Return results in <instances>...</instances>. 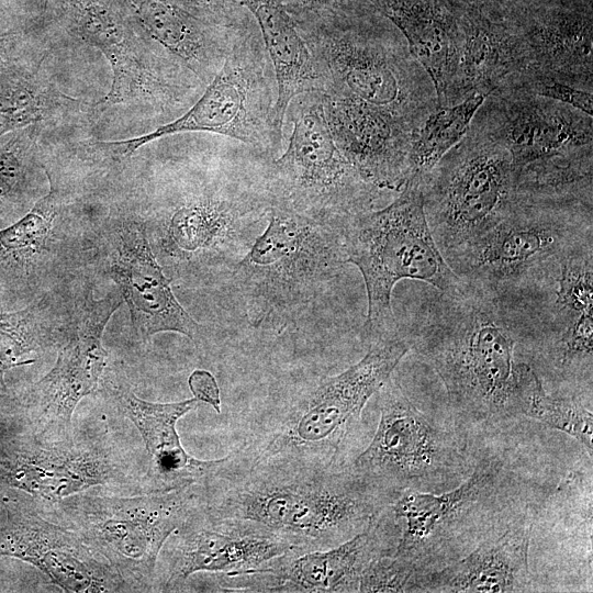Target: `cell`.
<instances>
[{
	"mask_svg": "<svg viewBox=\"0 0 593 593\" xmlns=\"http://www.w3.org/2000/svg\"><path fill=\"white\" fill-rule=\"evenodd\" d=\"M286 149L269 160L265 186L271 208L343 226L373 210L388 192L366 181L337 147L325 119L321 90L295 96L286 110Z\"/></svg>",
	"mask_w": 593,
	"mask_h": 593,
	"instance_id": "10",
	"label": "cell"
},
{
	"mask_svg": "<svg viewBox=\"0 0 593 593\" xmlns=\"http://www.w3.org/2000/svg\"><path fill=\"white\" fill-rule=\"evenodd\" d=\"M405 38L433 81L437 107H449L461 49L458 0H372Z\"/></svg>",
	"mask_w": 593,
	"mask_h": 593,
	"instance_id": "25",
	"label": "cell"
},
{
	"mask_svg": "<svg viewBox=\"0 0 593 593\" xmlns=\"http://www.w3.org/2000/svg\"><path fill=\"white\" fill-rule=\"evenodd\" d=\"M123 2L142 33L179 60L205 87L221 69L235 36L244 32L205 23L171 0Z\"/></svg>",
	"mask_w": 593,
	"mask_h": 593,
	"instance_id": "26",
	"label": "cell"
},
{
	"mask_svg": "<svg viewBox=\"0 0 593 593\" xmlns=\"http://www.w3.org/2000/svg\"><path fill=\"white\" fill-rule=\"evenodd\" d=\"M478 112L508 149L518 190H592V116L508 79Z\"/></svg>",
	"mask_w": 593,
	"mask_h": 593,
	"instance_id": "13",
	"label": "cell"
},
{
	"mask_svg": "<svg viewBox=\"0 0 593 593\" xmlns=\"http://www.w3.org/2000/svg\"><path fill=\"white\" fill-rule=\"evenodd\" d=\"M292 19L315 63L321 91L377 108L415 132L438 108L433 81L401 32L370 1Z\"/></svg>",
	"mask_w": 593,
	"mask_h": 593,
	"instance_id": "3",
	"label": "cell"
},
{
	"mask_svg": "<svg viewBox=\"0 0 593 593\" xmlns=\"http://www.w3.org/2000/svg\"><path fill=\"white\" fill-rule=\"evenodd\" d=\"M118 401L139 432L160 489L204 484L220 468L222 459L203 461L183 449L177 433V422L198 406L195 398L156 403L143 400L128 388L120 389Z\"/></svg>",
	"mask_w": 593,
	"mask_h": 593,
	"instance_id": "27",
	"label": "cell"
},
{
	"mask_svg": "<svg viewBox=\"0 0 593 593\" xmlns=\"http://www.w3.org/2000/svg\"><path fill=\"white\" fill-rule=\"evenodd\" d=\"M199 20L231 31L254 27L237 0H171Z\"/></svg>",
	"mask_w": 593,
	"mask_h": 593,
	"instance_id": "40",
	"label": "cell"
},
{
	"mask_svg": "<svg viewBox=\"0 0 593 593\" xmlns=\"http://www.w3.org/2000/svg\"><path fill=\"white\" fill-rule=\"evenodd\" d=\"M122 303L120 293L97 300L91 290L79 300L67 342L36 384L47 421L69 424L80 400L98 388L108 359L103 332Z\"/></svg>",
	"mask_w": 593,
	"mask_h": 593,
	"instance_id": "22",
	"label": "cell"
},
{
	"mask_svg": "<svg viewBox=\"0 0 593 593\" xmlns=\"http://www.w3.org/2000/svg\"><path fill=\"white\" fill-rule=\"evenodd\" d=\"M202 502V484L157 489L133 499H91L80 522L86 539L109 555L110 562L148 578L163 546Z\"/></svg>",
	"mask_w": 593,
	"mask_h": 593,
	"instance_id": "16",
	"label": "cell"
},
{
	"mask_svg": "<svg viewBox=\"0 0 593 593\" xmlns=\"http://www.w3.org/2000/svg\"><path fill=\"white\" fill-rule=\"evenodd\" d=\"M58 23L74 40L97 48L112 69L109 92L94 113L135 107L163 120L177 119L205 85L137 27L123 0H52Z\"/></svg>",
	"mask_w": 593,
	"mask_h": 593,
	"instance_id": "9",
	"label": "cell"
},
{
	"mask_svg": "<svg viewBox=\"0 0 593 593\" xmlns=\"http://www.w3.org/2000/svg\"><path fill=\"white\" fill-rule=\"evenodd\" d=\"M484 99L482 94H472L459 103L437 108L423 121L412 141L410 179L425 176L462 139Z\"/></svg>",
	"mask_w": 593,
	"mask_h": 593,
	"instance_id": "33",
	"label": "cell"
},
{
	"mask_svg": "<svg viewBox=\"0 0 593 593\" xmlns=\"http://www.w3.org/2000/svg\"><path fill=\"white\" fill-rule=\"evenodd\" d=\"M533 511L534 503L517 477L501 458L485 454L473 461L472 471L458 485L440 493L403 491L373 524L385 555L409 566L415 580L461 559Z\"/></svg>",
	"mask_w": 593,
	"mask_h": 593,
	"instance_id": "5",
	"label": "cell"
},
{
	"mask_svg": "<svg viewBox=\"0 0 593 593\" xmlns=\"http://www.w3.org/2000/svg\"><path fill=\"white\" fill-rule=\"evenodd\" d=\"M384 555V544L372 524L362 533L327 549L292 550L264 567L221 575L224 591L342 593L359 592L370 562Z\"/></svg>",
	"mask_w": 593,
	"mask_h": 593,
	"instance_id": "20",
	"label": "cell"
},
{
	"mask_svg": "<svg viewBox=\"0 0 593 593\" xmlns=\"http://www.w3.org/2000/svg\"><path fill=\"white\" fill-rule=\"evenodd\" d=\"M41 125L16 132L0 145V219L22 211L35 194Z\"/></svg>",
	"mask_w": 593,
	"mask_h": 593,
	"instance_id": "34",
	"label": "cell"
},
{
	"mask_svg": "<svg viewBox=\"0 0 593 593\" xmlns=\"http://www.w3.org/2000/svg\"><path fill=\"white\" fill-rule=\"evenodd\" d=\"M113 469L107 457L83 448H47L21 458L11 479L30 493L60 501L110 480Z\"/></svg>",
	"mask_w": 593,
	"mask_h": 593,
	"instance_id": "31",
	"label": "cell"
},
{
	"mask_svg": "<svg viewBox=\"0 0 593 593\" xmlns=\"http://www.w3.org/2000/svg\"><path fill=\"white\" fill-rule=\"evenodd\" d=\"M276 102L273 68L256 25L235 36L219 72L180 116L144 135L93 141L90 147L100 157L119 159L133 155L150 142L200 132L243 142L272 157L283 147Z\"/></svg>",
	"mask_w": 593,
	"mask_h": 593,
	"instance_id": "11",
	"label": "cell"
},
{
	"mask_svg": "<svg viewBox=\"0 0 593 593\" xmlns=\"http://www.w3.org/2000/svg\"><path fill=\"white\" fill-rule=\"evenodd\" d=\"M293 18L303 13L332 8L338 4L361 0H278ZM372 1V0H368Z\"/></svg>",
	"mask_w": 593,
	"mask_h": 593,
	"instance_id": "42",
	"label": "cell"
},
{
	"mask_svg": "<svg viewBox=\"0 0 593 593\" xmlns=\"http://www.w3.org/2000/svg\"><path fill=\"white\" fill-rule=\"evenodd\" d=\"M376 395L380 418L367 448L348 463L355 472L395 495L445 492L470 474L474 459L456 427L419 411L392 376Z\"/></svg>",
	"mask_w": 593,
	"mask_h": 593,
	"instance_id": "14",
	"label": "cell"
},
{
	"mask_svg": "<svg viewBox=\"0 0 593 593\" xmlns=\"http://www.w3.org/2000/svg\"><path fill=\"white\" fill-rule=\"evenodd\" d=\"M188 383L193 396L199 402L210 404L216 413H221L220 389L211 372L197 369L190 374Z\"/></svg>",
	"mask_w": 593,
	"mask_h": 593,
	"instance_id": "41",
	"label": "cell"
},
{
	"mask_svg": "<svg viewBox=\"0 0 593 593\" xmlns=\"http://www.w3.org/2000/svg\"><path fill=\"white\" fill-rule=\"evenodd\" d=\"M460 2H463L466 4H485L492 0H458Z\"/></svg>",
	"mask_w": 593,
	"mask_h": 593,
	"instance_id": "43",
	"label": "cell"
},
{
	"mask_svg": "<svg viewBox=\"0 0 593 593\" xmlns=\"http://www.w3.org/2000/svg\"><path fill=\"white\" fill-rule=\"evenodd\" d=\"M404 335L440 378L456 429L466 437L502 432L523 417L540 379L532 366L534 304L467 282L425 301Z\"/></svg>",
	"mask_w": 593,
	"mask_h": 593,
	"instance_id": "1",
	"label": "cell"
},
{
	"mask_svg": "<svg viewBox=\"0 0 593 593\" xmlns=\"http://www.w3.org/2000/svg\"><path fill=\"white\" fill-rule=\"evenodd\" d=\"M174 534L165 578V588L169 590L198 572L234 575L296 550L254 524L211 515L204 503Z\"/></svg>",
	"mask_w": 593,
	"mask_h": 593,
	"instance_id": "18",
	"label": "cell"
},
{
	"mask_svg": "<svg viewBox=\"0 0 593 593\" xmlns=\"http://www.w3.org/2000/svg\"><path fill=\"white\" fill-rule=\"evenodd\" d=\"M534 305L533 368L556 393L592 401L593 243L564 257L556 287Z\"/></svg>",
	"mask_w": 593,
	"mask_h": 593,
	"instance_id": "15",
	"label": "cell"
},
{
	"mask_svg": "<svg viewBox=\"0 0 593 593\" xmlns=\"http://www.w3.org/2000/svg\"><path fill=\"white\" fill-rule=\"evenodd\" d=\"M202 491L211 515L254 524L302 552L327 549L362 533L398 496L348 465L243 467L230 455Z\"/></svg>",
	"mask_w": 593,
	"mask_h": 593,
	"instance_id": "2",
	"label": "cell"
},
{
	"mask_svg": "<svg viewBox=\"0 0 593 593\" xmlns=\"http://www.w3.org/2000/svg\"><path fill=\"white\" fill-rule=\"evenodd\" d=\"M41 304L23 310L0 313V370L34 362L27 357L37 346L41 318Z\"/></svg>",
	"mask_w": 593,
	"mask_h": 593,
	"instance_id": "36",
	"label": "cell"
},
{
	"mask_svg": "<svg viewBox=\"0 0 593 593\" xmlns=\"http://www.w3.org/2000/svg\"><path fill=\"white\" fill-rule=\"evenodd\" d=\"M267 226L234 266L249 324L283 332L347 264L342 226L271 208Z\"/></svg>",
	"mask_w": 593,
	"mask_h": 593,
	"instance_id": "7",
	"label": "cell"
},
{
	"mask_svg": "<svg viewBox=\"0 0 593 593\" xmlns=\"http://www.w3.org/2000/svg\"><path fill=\"white\" fill-rule=\"evenodd\" d=\"M530 69L593 91L592 0H502Z\"/></svg>",
	"mask_w": 593,
	"mask_h": 593,
	"instance_id": "17",
	"label": "cell"
},
{
	"mask_svg": "<svg viewBox=\"0 0 593 593\" xmlns=\"http://www.w3.org/2000/svg\"><path fill=\"white\" fill-rule=\"evenodd\" d=\"M321 92L326 122L342 154L366 181L398 194L411 177L415 131L377 108Z\"/></svg>",
	"mask_w": 593,
	"mask_h": 593,
	"instance_id": "21",
	"label": "cell"
},
{
	"mask_svg": "<svg viewBox=\"0 0 593 593\" xmlns=\"http://www.w3.org/2000/svg\"><path fill=\"white\" fill-rule=\"evenodd\" d=\"M592 193L518 190L495 226L446 261L466 282L537 303L556 287L561 261L593 242Z\"/></svg>",
	"mask_w": 593,
	"mask_h": 593,
	"instance_id": "6",
	"label": "cell"
},
{
	"mask_svg": "<svg viewBox=\"0 0 593 593\" xmlns=\"http://www.w3.org/2000/svg\"><path fill=\"white\" fill-rule=\"evenodd\" d=\"M522 415L574 437L592 457L593 414L580 398L549 394L539 379L526 396Z\"/></svg>",
	"mask_w": 593,
	"mask_h": 593,
	"instance_id": "35",
	"label": "cell"
},
{
	"mask_svg": "<svg viewBox=\"0 0 593 593\" xmlns=\"http://www.w3.org/2000/svg\"><path fill=\"white\" fill-rule=\"evenodd\" d=\"M49 191L21 219L0 230V275L3 279L24 275L44 250L63 208V194L48 171Z\"/></svg>",
	"mask_w": 593,
	"mask_h": 593,
	"instance_id": "32",
	"label": "cell"
},
{
	"mask_svg": "<svg viewBox=\"0 0 593 593\" xmlns=\"http://www.w3.org/2000/svg\"><path fill=\"white\" fill-rule=\"evenodd\" d=\"M48 47L35 29H16L0 34V69L43 64Z\"/></svg>",
	"mask_w": 593,
	"mask_h": 593,
	"instance_id": "38",
	"label": "cell"
},
{
	"mask_svg": "<svg viewBox=\"0 0 593 593\" xmlns=\"http://www.w3.org/2000/svg\"><path fill=\"white\" fill-rule=\"evenodd\" d=\"M11 536L4 553L33 563L66 592H109L116 588L82 539L63 527L36 519Z\"/></svg>",
	"mask_w": 593,
	"mask_h": 593,
	"instance_id": "28",
	"label": "cell"
},
{
	"mask_svg": "<svg viewBox=\"0 0 593 593\" xmlns=\"http://www.w3.org/2000/svg\"><path fill=\"white\" fill-rule=\"evenodd\" d=\"M421 186L425 217L445 260L495 226L518 197L511 154L478 111Z\"/></svg>",
	"mask_w": 593,
	"mask_h": 593,
	"instance_id": "12",
	"label": "cell"
},
{
	"mask_svg": "<svg viewBox=\"0 0 593 593\" xmlns=\"http://www.w3.org/2000/svg\"><path fill=\"white\" fill-rule=\"evenodd\" d=\"M460 29L461 49L450 105L472 94L486 97L511 77L530 69L525 43L502 0L461 2Z\"/></svg>",
	"mask_w": 593,
	"mask_h": 593,
	"instance_id": "23",
	"label": "cell"
},
{
	"mask_svg": "<svg viewBox=\"0 0 593 593\" xmlns=\"http://www.w3.org/2000/svg\"><path fill=\"white\" fill-rule=\"evenodd\" d=\"M534 514L535 511L519 516L461 559L418 575L407 592H534L536 589L528 567Z\"/></svg>",
	"mask_w": 593,
	"mask_h": 593,
	"instance_id": "24",
	"label": "cell"
},
{
	"mask_svg": "<svg viewBox=\"0 0 593 593\" xmlns=\"http://www.w3.org/2000/svg\"><path fill=\"white\" fill-rule=\"evenodd\" d=\"M510 79L539 97L568 104L592 116L593 91L537 72H524Z\"/></svg>",
	"mask_w": 593,
	"mask_h": 593,
	"instance_id": "37",
	"label": "cell"
},
{
	"mask_svg": "<svg viewBox=\"0 0 593 593\" xmlns=\"http://www.w3.org/2000/svg\"><path fill=\"white\" fill-rule=\"evenodd\" d=\"M410 350L401 332L369 344L358 362L302 387L257 422L244 446L230 455L232 461L243 467L347 466V447L360 427L366 404Z\"/></svg>",
	"mask_w": 593,
	"mask_h": 593,
	"instance_id": "4",
	"label": "cell"
},
{
	"mask_svg": "<svg viewBox=\"0 0 593 593\" xmlns=\"http://www.w3.org/2000/svg\"><path fill=\"white\" fill-rule=\"evenodd\" d=\"M421 180L412 177L387 206L353 215L342 226L347 262L360 270L366 286L363 335L368 344L400 332L391 306L392 290L400 280L425 281L440 292L467 284L430 234Z\"/></svg>",
	"mask_w": 593,
	"mask_h": 593,
	"instance_id": "8",
	"label": "cell"
},
{
	"mask_svg": "<svg viewBox=\"0 0 593 593\" xmlns=\"http://www.w3.org/2000/svg\"><path fill=\"white\" fill-rule=\"evenodd\" d=\"M108 250L107 272L128 306L136 334L147 340L160 332H176L194 342L201 325L176 299L150 248L145 222L122 221L111 233Z\"/></svg>",
	"mask_w": 593,
	"mask_h": 593,
	"instance_id": "19",
	"label": "cell"
},
{
	"mask_svg": "<svg viewBox=\"0 0 593 593\" xmlns=\"http://www.w3.org/2000/svg\"><path fill=\"white\" fill-rule=\"evenodd\" d=\"M40 65L0 69V137L32 126L96 118L93 103L64 93Z\"/></svg>",
	"mask_w": 593,
	"mask_h": 593,
	"instance_id": "29",
	"label": "cell"
},
{
	"mask_svg": "<svg viewBox=\"0 0 593 593\" xmlns=\"http://www.w3.org/2000/svg\"><path fill=\"white\" fill-rule=\"evenodd\" d=\"M414 578L413 570L400 559L391 555H381L366 569L359 592H407Z\"/></svg>",
	"mask_w": 593,
	"mask_h": 593,
	"instance_id": "39",
	"label": "cell"
},
{
	"mask_svg": "<svg viewBox=\"0 0 593 593\" xmlns=\"http://www.w3.org/2000/svg\"><path fill=\"white\" fill-rule=\"evenodd\" d=\"M255 18L277 82L276 120L283 131L284 114L298 94L321 90L315 63L292 16L278 0H237Z\"/></svg>",
	"mask_w": 593,
	"mask_h": 593,
	"instance_id": "30",
	"label": "cell"
}]
</instances>
